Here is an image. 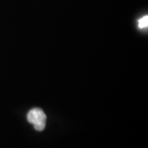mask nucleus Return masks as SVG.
Segmentation results:
<instances>
[{
	"instance_id": "nucleus-2",
	"label": "nucleus",
	"mask_w": 148,
	"mask_h": 148,
	"mask_svg": "<svg viewBox=\"0 0 148 148\" xmlns=\"http://www.w3.org/2000/svg\"><path fill=\"white\" fill-rule=\"evenodd\" d=\"M148 26V16H144L138 21V27L140 29L147 28Z\"/></svg>"
},
{
	"instance_id": "nucleus-1",
	"label": "nucleus",
	"mask_w": 148,
	"mask_h": 148,
	"mask_svg": "<svg viewBox=\"0 0 148 148\" xmlns=\"http://www.w3.org/2000/svg\"><path fill=\"white\" fill-rule=\"evenodd\" d=\"M46 114L45 112L39 108H34L28 112L27 120L30 123L33 124L36 131L41 132L45 129L46 124Z\"/></svg>"
}]
</instances>
